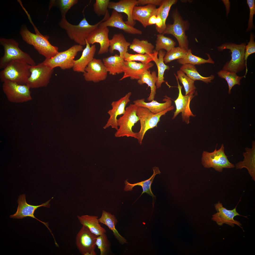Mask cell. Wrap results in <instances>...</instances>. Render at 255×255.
<instances>
[{"instance_id":"1","label":"cell","mask_w":255,"mask_h":255,"mask_svg":"<svg viewBox=\"0 0 255 255\" xmlns=\"http://www.w3.org/2000/svg\"><path fill=\"white\" fill-rule=\"evenodd\" d=\"M108 18L104 16L100 21L94 25L90 24L84 17L77 25H72L69 23L66 17L62 18L59 24L65 30L68 37L78 44L83 46L86 45L85 39L89 34L96 28L101 22Z\"/></svg>"},{"instance_id":"2","label":"cell","mask_w":255,"mask_h":255,"mask_svg":"<svg viewBox=\"0 0 255 255\" xmlns=\"http://www.w3.org/2000/svg\"><path fill=\"white\" fill-rule=\"evenodd\" d=\"M35 29V34L26 28L21 29L20 33L23 39L28 44L33 45L38 53L46 58L54 57L59 52L58 47L51 44L48 36L42 35L37 30Z\"/></svg>"},{"instance_id":"3","label":"cell","mask_w":255,"mask_h":255,"mask_svg":"<svg viewBox=\"0 0 255 255\" xmlns=\"http://www.w3.org/2000/svg\"><path fill=\"white\" fill-rule=\"evenodd\" d=\"M30 65L23 61H11L0 71L1 81L3 82L8 81L20 85H26L27 80L31 74Z\"/></svg>"},{"instance_id":"4","label":"cell","mask_w":255,"mask_h":255,"mask_svg":"<svg viewBox=\"0 0 255 255\" xmlns=\"http://www.w3.org/2000/svg\"><path fill=\"white\" fill-rule=\"evenodd\" d=\"M0 43L4 50V54L0 59V69H3L13 60L23 61L31 66L36 65L29 55L19 48L18 43L14 40L0 38Z\"/></svg>"},{"instance_id":"5","label":"cell","mask_w":255,"mask_h":255,"mask_svg":"<svg viewBox=\"0 0 255 255\" xmlns=\"http://www.w3.org/2000/svg\"><path fill=\"white\" fill-rule=\"evenodd\" d=\"M246 44L242 43L238 45L231 43L223 44L217 47L218 51H221L225 49L230 50L231 59L227 62L222 70L236 73L243 70L246 68L244 60Z\"/></svg>"},{"instance_id":"6","label":"cell","mask_w":255,"mask_h":255,"mask_svg":"<svg viewBox=\"0 0 255 255\" xmlns=\"http://www.w3.org/2000/svg\"><path fill=\"white\" fill-rule=\"evenodd\" d=\"M174 109V106H171L162 112L154 114L145 107L137 106L136 114L139 118L140 125V130L138 132L137 139L140 144L142 143L144 137L146 132L155 127H157L161 117L165 115L167 112L173 110Z\"/></svg>"},{"instance_id":"7","label":"cell","mask_w":255,"mask_h":255,"mask_svg":"<svg viewBox=\"0 0 255 255\" xmlns=\"http://www.w3.org/2000/svg\"><path fill=\"white\" fill-rule=\"evenodd\" d=\"M137 106L135 104H130L125 109V113L117 120L119 128L115 133L116 137L126 136L137 139L138 132L132 131V127L139 121L136 114Z\"/></svg>"},{"instance_id":"8","label":"cell","mask_w":255,"mask_h":255,"mask_svg":"<svg viewBox=\"0 0 255 255\" xmlns=\"http://www.w3.org/2000/svg\"><path fill=\"white\" fill-rule=\"evenodd\" d=\"M83 50V46L74 45L65 51L59 52L51 58H46L43 62L52 69L57 67L63 70L69 69L73 68L74 58L78 52Z\"/></svg>"},{"instance_id":"9","label":"cell","mask_w":255,"mask_h":255,"mask_svg":"<svg viewBox=\"0 0 255 255\" xmlns=\"http://www.w3.org/2000/svg\"><path fill=\"white\" fill-rule=\"evenodd\" d=\"M212 152H203L201 159L202 164L204 167L212 168L219 172L222 171L224 168H230L235 167L234 165L230 163L224 152V147L222 144L221 148L217 150V146Z\"/></svg>"},{"instance_id":"10","label":"cell","mask_w":255,"mask_h":255,"mask_svg":"<svg viewBox=\"0 0 255 255\" xmlns=\"http://www.w3.org/2000/svg\"><path fill=\"white\" fill-rule=\"evenodd\" d=\"M172 17L174 20L173 24L166 25V28L163 33L173 35L177 39L179 47L188 50V42L185 31L188 28V23L183 20L178 10H176L173 12Z\"/></svg>"},{"instance_id":"11","label":"cell","mask_w":255,"mask_h":255,"mask_svg":"<svg viewBox=\"0 0 255 255\" xmlns=\"http://www.w3.org/2000/svg\"><path fill=\"white\" fill-rule=\"evenodd\" d=\"M30 89L26 85H20L8 81L3 82L2 85L3 91L8 100L15 103L31 101L32 98Z\"/></svg>"},{"instance_id":"12","label":"cell","mask_w":255,"mask_h":255,"mask_svg":"<svg viewBox=\"0 0 255 255\" xmlns=\"http://www.w3.org/2000/svg\"><path fill=\"white\" fill-rule=\"evenodd\" d=\"M31 74L28 78L27 85L30 89L46 86L49 82L53 72L52 69L43 62L37 65H30Z\"/></svg>"},{"instance_id":"13","label":"cell","mask_w":255,"mask_h":255,"mask_svg":"<svg viewBox=\"0 0 255 255\" xmlns=\"http://www.w3.org/2000/svg\"><path fill=\"white\" fill-rule=\"evenodd\" d=\"M97 236L86 227L82 226L76 235V246L81 254L96 255L95 249Z\"/></svg>"},{"instance_id":"14","label":"cell","mask_w":255,"mask_h":255,"mask_svg":"<svg viewBox=\"0 0 255 255\" xmlns=\"http://www.w3.org/2000/svg\"><path fill=\"white\" fill-rule=\"evenodd\" d=\"M53 198V197L45 203L41 205L34 206L27 203L26 200V195L25 194L20 195L17 201L18 206L17 211L14 214L10 215V217L13 218L22 219L27 217H30L36 219L43 223L50 231V230L48 227V223H45L39 220L34 216V214L35 210L39 207L43 206L50 208V204H49V202Z\"/></svg>"},{"instance_id":"15","label":"cell","mask_w":255,"mask_h":255,"mask_svg":"<svg viewBox=\"0 0 255 255\" xmlns=\"http://www.w3.org/2000/svg\"><path fill=\"white\" fill-rule=\"evenodd\" d=\"M237 206L233 209L229 210L224 207L221 203L219 201L218 202L214 204L215 209L217 212L212 216V220L215 221L219 226H221L223 224H225L233 227L234 226V224H236L243 229V228L241 226V224L239 221L235 220L234 218L237 216H242L248 218L247 216L240 215L237 212L236 210Z\"/></svg>"},{"instance_id":"16","label":"cell","mask_w":255,"mask_h":255,"mask_svg":"<svg viewBox=\"0 0 255 255\" xmlns=\"http://www.w3.org/2000/svg\"><path fill=\"white\" fill-rule=\"evenodd\" d=\"M175 76L177 82L179 93L177 98L174 101L176 110L174 112L172 119H174L180 113H181L183 121L188 124L190 123V116H195L190 107V102L195 95H183L182 93V86L179 85L178 79Z\"/></svg>"},{"instance_id":"17","label":"cell","mask_w":255,"mask_h":255,"mask_svg":"<svg viewBox=\"0 0 255 255\" xmlns=\"http://www.w3.org/2000/svg\"><path fill=\"white\" fill-rule=\"evenodd\" d=\"M107 72L102 60L94 58L85 68L83 76L87 81L98 83L106 79Z\"/></svg>"},{"instance_id":"18","label":"cell","mask_w":255,"mask_h":255,"mask_svg":"<svg viewBox=\"0 0 255 255\" xmlns=\"http://www.w3.org/2000/svg\"><path fill=\"white\" fill-rule=\"evenodd\" d=\"M132 93L129 92L119 100L113 101L111 104V109L109 110L107 113L110 116L107 122L103 127L105 129L111 127L117 130L118 128L117 123V117L123 115L125 111V107L130 100V98Z\"/></svg>"},{"instance_id":"19","label":"cell","mask_w":255,"mask_h":255,"mask_svg":"<svg viewBox=\"0 0 255 255\" xmlns=\"http://www.w3.org/2000/svg\"><path fill=\"white\" fill-rule=\"evenodd\" d=\"M109 31L107 27H98L93 31L86 39L90 44L98 43L100 48L98 52L99 55L107 53L109 51L110 39L108 38Z\"/></svg>"},{"instance_id":"20","label":"cell","mask_w":255,"mask_h":255,"mask_svg":"<svg viewBox=\"0 0 255 255\" xmlns=\"http://www.w3.org/2000/svg\"><path fill=\"white\" fill-rule=\"evenodd\" d=\"M98 26L116 28L132 34L141 35L142 33L141 31L127 24L123 20L122 15L114 10L111 15L106 20L100 23Z\"/></svg>"},{"instance_id":"21","label":"cell","mask_w":255,"mask_h":255,"mask_svg":"<svg viewBox=\"0 0 255 255\" xmlns=\"http://www.w3.org/2000/svg\"><path fill=\"white\" fill-rule=\"evenodd\" d=\"M124 63L125 67L123 75L119 81L128 77H130L132 80H139L145 72L154 65V64L151 62L147 64H144L134 61H125Z\"/></svg>"},{"instance_id":"22","label":"cell","mask_w":255,"mask_h":255,"mask_svg":"<svg viewBox=\"0 0 255 255\" xmlns=\"http://www.w3.org/2000/svg\"><path fill=\"white\" fill-rule=\"evenodd\" d=\"M137 5L136 0H121L118 2H110L108 8L112 9L119 13H123L128 17L125 22L127 25L134 27L136 22L133 18L132 13L134 7Z\"/></svg>"},{"instance_id":"23","label":"cell","mask_w":255,"mask_h":255,"mask_svg":"<svg viewBox=\"0 0 255 255\" xmlns=\"http://www.w3.org/2000/svg\"><path fill=\"white\" fill-rule=\"evenodd\" d=\"M85 41L86 46L83 51L81 57L74 60L72 68L74 72L84 73L86 67L94 58L96 49V45L93 44L90 46L86 39Z\"/></svg>"},{"instance_id":"24","label":"cell","mask_w":255,"mask_h":255,"mask_svg":"<svg viewBox=\"0 0 255 255\" xmlns=\"http://www.w3.org/2000/svg\"><path fill=\"white\" fill-rule=\"evenodd\" d=\"M158 9L156 6L148 4L144 6H135L132 13V17L134 21L140 22L143 26L146 28L149 26L148 21L152 16H157Z\"/></svg>"},{"instance_id":"25","label":"cell","mask_w":255,"mask_h":255,"mask_svg":"<svg viewBox=\"0 0 255 255\" xmlns=\"http://www.w3.org/2000/svg\"><path fill=\"white\" fill-rule=\"evenodd\" d=\"M246 152L243 153L244 158L242 161H240L236 165L237 169L246 168L252 179L255 181V142H252V147H246Z\"/></svg>"},{"instance_id":"26","label":"cell","mask_w":255,"mask_h":255,"mask_svg":"<svg viewBox=\"0 0 255 255\" xmlns=\"http://www.w3.org/2000/svg\"><path fill=\"white\" fill-rule=\"evenodd\" d=\"M163 100L165 102L163 103L158 102L156 100H153L149 102L145 101L144 98L138 99L134 101V104L137 106L145 107L154 114L162 112L168 109L171 106L172 101L171 98L166 96Z\"/></svg>"},{"instance_id":"27","label":"cell","mask_w":255,"mask_h":255,"mask_svg":"<svg viewBox=\"0 0 255 255\" xmlns=\"http://www.w3.org/2000/svg\"><path fill=\"white\" fill-rule=\"evenodd\" d=\"M153 175L149 179L147 180L134 184L129 183L127 181L128 179L125 180L124 181L125 186L124 190L125 191H131L133 190V187L135 186H141L143 189V191L138 199L144 193H146L152 196L153 199L152 204L153 208L154 204L155 202V199H156V196L154 195L152 192L151 188V185L155 175L157 174H160L161 173V172L159 168L157 167H153Z\"/></svg>"},{"instance_id":"28","label":"cell","mask_w":255,"mask_h":255,"mask_svg":"<svg viewBox=\"0 0 255 255\" xmlns=\"http://www.w3.org/2000/svg\"><path fill=\"white\" fill-rule=\"evenodd\" d=\"M102 61L110 74L115 75L124 72L125 67V60L117 54L104 58Z\"/></svg>"},{"instance_id":"29","label":"cell","mask_w":255,"mask_h":255,"mask_svg":"<svg viewBox=\"0 0 255 255\" xmlns=\"http://www.w3.org/2000/svg\"><path fill=\"white\" fill-rule=\"evenodd\" d=\"M98 220L99 223L105 225L112 231L115 237L120 244L123 245L127 243V240L119 234L115 228L118 221L114 215L103 210Z\"/></svg>"},{"instance_id":"30","label":"cell","mask_w":255,"mask_h":255,"mask_svg":"<svg viewBox=\"0 0 255 255\" xmlns=\"http://www.w3.org/2000/svg\"><path fill=\"white\" fill-rule=\"evenodd\" d=\"M77 219L82 226L87 228L92 233L97 236L106 233V230L99 224L98 216L82 215L77 216Z\"/></svg>"},{"instance_id":"31","label":"cell","mask_w":255,"mask_h":255,"mask_svg":"<svg viewBox=\"0 0 255 255\" xmlns=\"http://www.w3.org/2000/svg\"><path fill=\"white\" fill-rule=\"evenodd\" d=\"M131 43L127 42L123 34L121 33L114 34L111 39H110L109 51L111 54L115 50L119 52V56L124 59L125 54L128 52V47Z\"/></svg>"},{"instance_id":"32","label":"cell","mask_w":255,"mask_h":255,"mask_svg":"<svg viewBox=\"0 0 255 255\" xmlns=\"http://www.w3.org/2000/svg\"><path fill=\"white\" fill-rule=\"evenodd\" d=\"M157 76L156 72L154 71L151 72L148 70L145 72L142 75L140 79L137 81L138 83L140 85L146 84L150 88L151 92L147 99L149 101L154 99L156 94L157 87L156 84L157 80Z\"/></svg>"},{"instance_id":"33","label":"cell","mask_w":255,"mask_h":255,"mask_svg":"<svg viewBox=\"0 0 255 255\" xmlns=\"http://www.w3.org/2000/svg\"><path fill=\"white\" fill-rule=\"evenodd\" d=\"M180 69L194 81L196 80H200L208 83L212 82L211 81L213 80L215 78L214 76L213 75L207 77L202 76L198 72L195 66L191 64L182 65Z\"/></svg>"},{"instance_id":"34","label":"cell","mask_w":255,"mask_h":255,"mask_svg":"<svg viewBox=\"0 0 255 255\" xmlns=\"http://www.w3.org/2000/svg\"><path fill=\"white\" fill-rule=\"evenodd\" d=\"M166 51L163 50L158 52L159 57L157 58L154 61L158 69L157 80L156 84L157 89L160 88L162 83L165 82L164 75L165 71L170 69L169 66L164 63L163 59L166 54Z\"/></svg>"},{"instance_id":"35","label":"cell","mask_w":255,"mask_h":255,"mask_svg":"<svg viewBox=\"0 0 255 255\" xmlns=\"http://www.w3.org/2000/svg\"><path fill=\"white\" fill-rule=\"evenodd\" d=\"M129 47L133 51L141 54L152 53L154 48V46L147 40L136 38L133 39Z\"/></svg>"},{"instance_id":"36","label":"cell","mask_w":255,"mask_h":255,"mask_svg":"<svg viewBox=\"0 0 255 255\" xmlns=\"http://www.w3.org/2000/svg\"><path fill=\"white\" fill-rule=\"evenodd\" d=\"M208 57L207 60L204 59L202 58L193 55L191 50L189 49L186 55L183 58L177 60V61L180 64L182 65L190 64L194 65H200L206 63L214 64V62L211 58L209 55L207 54Z\"/></svg>"},{"instance_id":"37","label":"cell","mask_w":255,"mask_h":255,"mask_svg":"<svg viewBox=\"0 0 255 255\" xmlns=\"http://www.w3.org/2000/svg\"><path fill=\"white\" fill-rule=\"evenodd\" d=\"M158 55V52L154 50L152 53L144 54H133L127 52L125 54L123 59L126 61H139L143 64H147L152 61H154L157 57Z\"/></svg>"},{"instance_id":"38","label":"cell","mask_w":255,"mask_h":255,"mask_svg":"<svg viewBox=\"0 0 255 255\" xmlns=\"http://www.w3.org/2000/svg\"><path fill=\"white\" fill-rule=\"evenodd\" d=\"M177 1L176 0H163L159 7L157 8V16L159 15L161 17L163 22V26L160 34H162L166 28V21L171 7L176 4Z\"/></svg>"},{"instance_id":"39","label":"cell","mask_w":255,"mask_h":255,"mask_svg":"<svg viewBox=\"0 0 255 255\" xmlns=\"http://www.w3.org/2000/svg\"><path fill=\"white\" fill-rule=\"evenodd\" d=\"M174 74L183 85L185 92V95H193L196 89L195 85V81L180 69L177 71V76Z\"/></svg>"},{"instance_id":"40","label":"cell","mask_w":255,"mask_h":255,"mask_svg":"<svg viewBox=\"0 0 255 255\" xmlns=\"http://www.w3.org/2000/svg\"><path fill=\"white\" fill-rule=\"evenodd\" d=\"M217 74L219 77L225 79L227 81L229 87L228 93L230 94L232 88L236 85H240V80L244 77V76H238L235 72L223 70H220Z\"/></svg>"},{"instance_id":"41","label":"cell","mask_w":255,"mask_h":255,"mask_svg":"<svg viewBox=\"0 0 255 255\" xmlns=\"http://www.w3.org/2000/svg\"><path fill=\"white\" fill-rule=\"evenodd\" d=\"M156 47L154 51L158 52L161 50L164 49L168 51L175 47L176 42L172 39L162 34L157 35Z\"/></svg>"},{"instance_id":"42","label":"cell","mask_w":255,"mask_h":255,"mask_svg":"<svg viewBox=\"0 0 255 255\" xmlns=\"http://www.w3.org/2000/svg\"><path fill=\"white\" fill-rule=\"evenodd\" d=\"M187 50L179 47H174L167 52L163 59L164 63L166 64L183 58L187 54Z\"/></svg>"},{"instance_id":"43","label":"cell","mask_w":255,"mask_h":255,"mask_svg":"<svg viewBox=\"0 0 255 255\" xmlns=\"http://www.w3.org/2000/svg\"><path fill=\"white\" fill-rule=\"evenodd\" d=\"M96 245L100 251V255H106L109 252L110 245L106 233L98 236Z\"/></svg>"},{"instance_id":"44","label":"cell","mask_w":255,"mask_h":255,"mask_svg":"<svg viewBox=\"0 0 255 255\" xmlns=\"http://www.w3.org/2000/svg\"><path fill=\"white\" fill-rule=\"evenodd\" d=\"M78 2L77 0H54L53 4L60 10L62 18H64L66 17V14L68 10Z\"/></svg>"},{"instance_id":"45","label":"cell","mask_w":255,"mask_h":255,"mask_svg":"<svg viewBox=\"0 0 255 255\" xmlns=\"http://www.w3.org/2000/svg\"><path fill=\"white\" fill-rule=\"evenodd\" d=\"M109 0H96L93 4L94 10L98 16L105 15L108 12V8Z\"/></svg>"},{"instance_id":"46","label":"cell","mask_w":255,"mask_h":255,"mask_svg":"<svg viewBox=\"0 0 255 255\" xmlns=\"http://www.w3.org/2000/svg\"><path fill=\"white\" fill-rule=\"evenodd\" d=\"M254 40V35L252 33H251L250 41L248 44L245 47L244 60L245 61L246 70L245 74L244 76V77H245L248 71L247 61L248 57L250 55L255 52V42Z\"/></svg>"},{"instance_id":"47","label":"cell","mask_w":255,"mask_h":255,"mask_svg":"<svg viewBox=\"0 0 255 255\" xmlns=\"http://www.w3.org/2000/svg\"><path fill=\"white\" fill-rule=\"evenodd\" d=\"M247 2L250 10V17L248 21V27L247 30V31H249L251 30L254 27L253 20V16L255 13V0H247Z\"/></svg>"},{"instance_id":"48","label":"cell","mask_w":255,"mask_h":255,"mask_svg":"<svg viewBox=\"0 0 255 255\" xmlns=\"http://www.w3.org/2000/svg\"><path fill=\"white\" fill-rule=\"evenodd\" d=\"M163 0H137V5H144L151 4L155 5L160 6Z\"/></svg>"},{"instance_id":"49","label":"cell","mask_w":255,"mask_h":255,"mask_svg":"<svg viewBox=\"0 0 255 255\" xmlns=\"http://www.w3.org/2000/svg\"><path fill=\"white\" fill-rule=\"evenodd\" d=\"M157 16L156 22V29L157 31L160 34L161 29L163 26V22L161 17L159 15Z\"/></svg>"},{"instance_id":"50","label":"cell","mask_w":255,"mask_h":255,"mask_svg":"<svg viewBox=\"0 0 255 255\" xmlns=\"http://www.w3.org/2000/svg\"><path fill=\"white\" fill-rule=\"evenodd\" d=\"M157 16L156 15L152 16L149 19L148 21L149 26L155 24Z\"/></svg>"}]
</instances>
